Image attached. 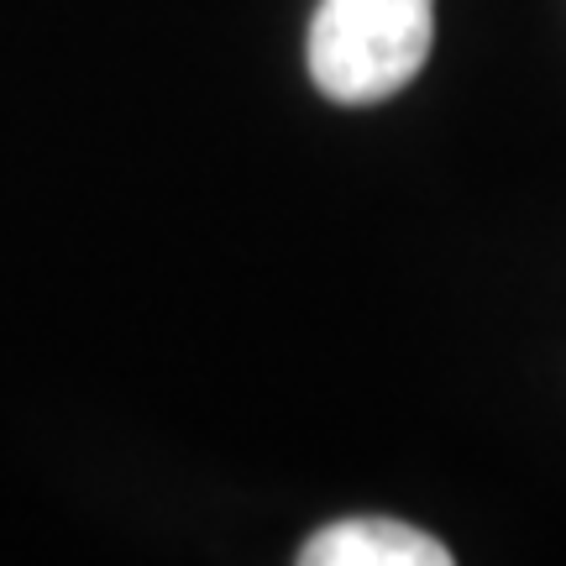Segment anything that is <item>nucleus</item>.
<instances>
[{"label": "nucleus", "instance_id": "nucleus-1", "mask_svg": "<svg viewBox=\"0 0 566 566\" xmlns=\"http://www.w3.org/2000/svg\"><path fill=\"white\" fill-rule=\"evenodd\" d=\"M436 0H321L310 21V80L325 101L399 95L430 59Z\"/></svg>", "mask_w": 566, "mask_h": 566}, {"label": "nucleus", "instance_id": "nucleus-2", "mask_svg": "<svg viewBox=\"0 0 566 566\" xmlns=\"http://www.w3.org/2000/svg\"><path fill=\"white\" fill-rule=\"evenodd\" d=\"M304 566H446L451 551L430 541L424 530L399 520H342V525L310 535L300 551Z\"/></svg>", "mask_w": 566, "mask_h": 566}]
</instances>
